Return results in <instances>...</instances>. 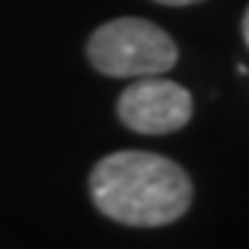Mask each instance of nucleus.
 Here are the masks:
<instances>
[{
  "label": "nucleus",
  "instance_id": "f257e3e1",
  "mask_svg": "<svg viewBox=\"0 0 249 249\" xmlns=\"http://www.w3.org/2000/svg\"><path fill=\"white\" fill-rule=\"evenodd\" d=\"M87 186L102 216L129 228L171 225L192 204L189 174L168 156L147 150H117L102 156Z\"/></svg>",
  "mask_w": 249,
  "mask_h": 249
},
{
  "label": "nucleus",
  "instance_id": "f03ea898",
  "mask_svg": "<svg viewBox=\"0 0 249 249\" xmlns=\"http://www.w3.org/2000/svg\"><path fill=\"white\" fill-rule=\"evenodd\" d=\"M180 51L168 33L144 18H114L87 39V60L108 78H150L174 69Z\"/></svg>",
  "mask_w": 249,
  "mask_h": 249
},
{
  "label": "nucleus",
  "instance_id": "7ed1b4c3",
  "mask_svg": "<svg viewBox=\"0 0 249 249\" xmlns=\"http://www.w3.org/2000/svg\"><path fill=\"white\" fill-rule=\"evenodd\" d=\"M117 117L138 135H168L192 117V93L168 78H135L117 99Z\"/></svg>",
  "mask_w": 249,
  "mask_h": 249
},
{
  "label": "nucleus",
  "instance_id": "20e7f679",
  "mask_svg": "<svg viewBox=\"0 0 249 249\" xmlns=\"http://www.w3.org/2000/svg\"><path fill=\"white\" fill-rule=\"evenodd\" d=\"M153 3H162V6H192V3H201V0H153Z\"/></svg>",
  "mask_w": 249,
  "mask_h": 249
},
{
  "label": "nucleus",
  "instance_id": "39448f33",
  "mask_svg": "<svg viewBox=\"0 0 249 249\" xmlns=\"http://www.w3.org/2000/svg\"><path fill=\"white\" fill-rule=\"evenodd\" d=\"M240 30H243V42H246V48H249V6H246V12H243V24H240Z\"/></svg>",
  "mask_w": 249,
  "mask_h": 249
}]
</instances>
